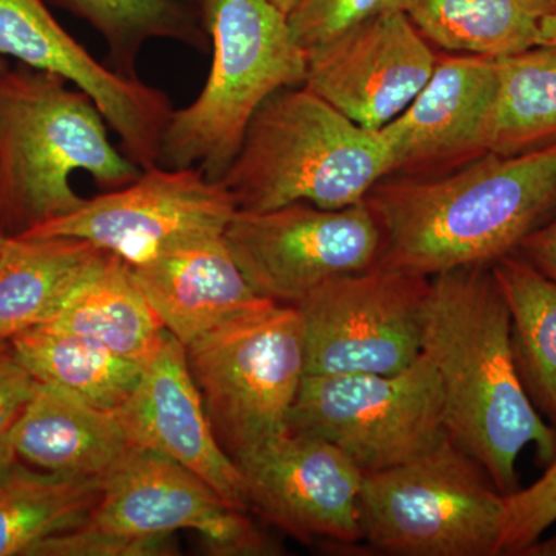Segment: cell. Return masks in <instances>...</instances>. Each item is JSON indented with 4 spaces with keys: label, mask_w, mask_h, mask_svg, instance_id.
Listing matches in <instances>:
<instances>
[{
    "label": "cell",
    "mask_w": 556,
    "mask_h": 556,
    "mask_svg": "<svg viewBox=\"0 0 556 556\" xmlns=\"http://www.w3.org/2000/svg\"><path fill=\"white\" fill-rule=\"evenodd\" d=\"M422 353L437 369L448 438L503 495L519 489L517 460L556 457V428L530 401L511 348L510 314L490 266L430 277Z\"/></svg>",
    "instance_id": "6da1fadb"
},
{
    "label": "cell",
    "mask_w": 556,
    "mask_h": 556,
    "mask_svg": "<svg viewBox=\"0 0 556 556\" xmlns=\"http://www.w3.org/2000/svg\"><path fill=\"white\" fill-rule=\"evenodd\" d=\"M365 203L382 233L378 265L422 277L492 266L555 211L556 144L433 177L391 175Z\"/></svg>",
    "instance_id": "7a4b0ae2"
},
{
    "label": "cell",
    "mask_w": 556,
    "mask_h": 556,
    "mask_svg": "<svg viewBox=\"0 0 556 556\" xmlns=\"http://www.w3.org/2000/svg\"><path fill=\"white\" fill-rule=\"evenodd\" d=\"M89 94L53 73L17 64L0 73V232L21 237L78 211L72 179L126 188L141 167L112 144Z\"/></svg>",
    "instance_id": "3957f363"
},
{
    "label": "cell",
    "mask_w": 556,
    "mask_h": 556,
    "mask_svg": "<svg viewBox=\"0 0 556 556\" xmlns=\"http://www.w3.org/2000/svg\"><path fill=\"white\" fill-rule=\"evenodd\" d=\"M390 175L379 130L357 126L298 86L278 90L258 109L222 182L243 212L292 203L343 208L364 203Z\"/></svg>",
    "instance_id": "277c9868"
},
{
    "label": "cell",
    "mask_w": 556,
    "mask_h": 556,
    "mask_svg": "<svg viewBox=\"0 0 556 556\" xmlns=\"http://www.w3.org/2000/svg\"><path fill=\"white\" fill-rule=\"evenodd\" d=\"M199 9L211 72L195 101L172 112L159 164L222 181L258 109L278 90L305 86L306 51L270 0H203Z\"/></svg>",
    "instance_id": "5b68a950"
},
{
    "label": "cell",
    "mask_w": 556,
    "mask_h": 556,
    "mask_svg": "<svg viewBox=\"0 0 556 556\" xmlns=\"http://www.w3.org/2000/svg\"><path fill=\"white\" fill-rule=\"evenodd\" d=\"M506 495L445 438L424 455L365 473L362 541L394 556H501Z\"/></svg>",
    "instance_id": "8992f818"
},
{
    "label": "cell",
    "mask_w": 556,
    "mask_h": 556,
    "mask_svg": "<svg viewBox=\"0 0 556 556\" xmlns=\"http://www.w3.org/2000/svg\"><path fill=\"white\" fill-rule=\"evenodd\" d=\"M185 348L215 437L236 464L287 433L306 375L298 306L265 302Z\"/></svg>",
    "instance_id": "52a82bcc"
},
{
    "label": "cell",
    "mask_w": 556,
    "mask_h": 556,
    "mask_svg": "<svg viewBox=\"0 0 556 556\" xmlns=\"http://www.w3.org/2000/svg\"><path fill=\"white\" fill-rule=\"evenodd\" d=\"M289 430L331 442L364 475L408 463L448 438L441 382L424 353L393 375H305Z\"/></svg>",
    "instance_id": "ba28073f"
},
{
    "label": "cell",
    "mask_w": 556,
    "mask_h": 556,
    "mask_svg": "<svg viewBox=\"0 0 556 556\" xmlns=\"http://www.w3.org/2000/svg\"><path fill=\"white\" fill-rule=\"evenodd\" d=\"M430 277L375 265L332 278L298 308L306 375H393L422 354Z\"/></svg>",
    "instance_id": "9c48e42d"
},
{
    "label": "cell",
    "mask_w": 556,
    "mask_h": 556,
    "mask_svg": "<svg viewBox=\"0 0 556 556\" xmlns=\"http://www.w3.org/2000/svg\"><path fill=\"white\" fill-rule=\"evenodd\" d=\"M225 239L260 298L292 306L332 278L378 265L382 251V233L365 201L343 208L292 203L239 211Z\"/></svg>",
    "instance_id": "30bf717a"
},
{
    "label": "cell",
    "mask_w": 556,
    "mask_h": 556,
    "mask_svg": "<svg viewBox=\"0 0 556 556\" xmlns=\"http://www.w3.org/2000/svg\"><path fill=\"white\" fill-rule=\"evenodd\" d=\"M237 212L222 181L197 167L156 164L126 188L87 199L67 217L25 236L87 240L135 266L181 244L225 236Z\"/></svg>",
    "instance_id": "8fae6325"
},
{
    "label": "cell",
    "mask_w": 556,
    "mask_h": 556,
    "mask_svg": "<svg viewBox=\"0 0 556 556\" xmlns=\"http://www.w3.org/2000/svg\"><path fill=\"white\" fill-rule=\"evenodd\" d=\"M84 526L134 538L193 530L218 555L277 554L248 511L229 506L204 479L170 457L137 445L102 478L100 501Z\"/></svg>",
    "instance_id": "7c38bea8"
},
{
    "label": "cell",
    "mask_w": 556,
    "mask_h": 556,
    "mask_svg": "<svg viewBox=\"0 0 556 556\" xmlns=\"http://www.w3.org/2000/svg\"><path fill=\"white\" fill-rule=\"evenodd\" d=\"M0 56L53 73L89 94L123 152L141 169L159 164L174 108L163 90L102 64L51 14L46 0H0Z\"/></svg>",
    "instance_id": "4fadbf2b"
},
{
    "label": "cell",
    "mask_w": 556,
    "mask_h": 556,
    "mask_svg": "<svg viewBox=\"0 0 556 556\" xmlns=\"http://www.w3.org/2000/svg\"><path fill=\"white\" fill-rule=\"evenodd\" d=\"M249 510L302 543H361L364 471L325 439L288 430L239 460Z\"/></svg>",
    "instance_id": "5bb4252c"
},
{
    "label": "cell",
    "mask_w": 556,
    "mask_h": 556,
    "mask_svg": "<svg viewBox=\"0 0 556 556\" xmlns=\"http://www.w3.org/2000/svg\"><path fill=\"white\" fill-rule=\"evenodd\" d=\"M438 58L402 10L362 22L306 51L305 86L368 130H380L412 104Z\"/></svg>",
    "instance_id": "9a60e30c"
},
{
    "label": "cell",
    "mask_w": 556,
    "mask_h": 556,
    "mask_svg": "<svg viewBox=\"0 0 556 556\" xmlns=\"http://www.w3.org/2000/svg\"><path fill=\"white\" fill-rule=\"evenodd\" d=\"M496 83V58H438L426 87L379 130L390 153L391 175L433 177L489 153Z\"/></svg>",
    "instance_id": "2e32d148"
},
{
    "label": "cell",
    "mask_w": 556,
    "mask_h": 556,
    "mask_svg": "<svg viewBox=\"0 0 556 556\" xmlns=\"http://www.w3.org/2000/svg\"><path fill=\"white\" fill-rule=\"evenodd\" d=\"M113 413L137 447L170 457L204 479L229 506L251 511L243 473L215 437L186 348L170 332L142 367L134 393Z\"/></svg>",
    "instance_id": "e0dca14e"
},
{
    "label": "cell",
    "mask_w": 556,
    "mask_h": 556,
    "mask_svg": "<svg viewBox=\"0 0 556 556\" xmlns=\"http://www.w3.org/2000/svg\"><path fill=\"white\" fill-rule=\"evenodd\" d=\"M130 268L161 324L185 346L270 302L249 285L225 236L181 244Z\"/></svg>",
    "instance_id": "ac0fdd59"
},
{
    "label": "cell",
    "mask_w": 556,
    "mask_h": 556,
    "mask_svg": "<svg viewBox=\"0 0 556 556\" xmlns=\"http://www.w3.org/2000/svg\"><path fill=\"white\" fill-rule=\"evenodd\" d=\"M7 438L22 463L72 477H108L135 447L115 413L42 382Z\"/></svg>",
    "instance_id": "d6986e66"
},
{
    "label": "cell",
    "mask_w": 556,
    "mask_h": 556,
    "mask_svg": "<svg viewBox=\"0 0 556 556\" xmlns=\"http://www.w3.org/2000/svg\"><path fill=\"white\" fill-rule=\"evenodd\" d=\"M40 327L93 340L141 365L148 364L169 336L138 287L129 263L110 252Z\"/></svg>",
    "instance_id": "ffe728a7"
},
{
    "label": "cell",
    "mask_w": 556,
    "mask_h": 556,
    "mask_svg": "<svg viewBox=\"0 0 556 556\" xmlns=\"http://www.w3.org/2000/svg\"><path fill=\"white\" fill-rule=\"evenodd\" d=\"M104 254L75 237H7L0 251V340L47 324Z\"/></svg>",
    "instance_id": "44dd1931"
},
{
    "label": "cell",
    "mask_w": 556,
    "mask_h": 556,
    "mask_svg": "<svg viewBox=\"0 0 556 556\" xmlns=\"http://www.w3.org/2000/svg\"><path fill=\"white\" fill-rule=\"evenodd\" d=\"M428 42L450 53L501 58L538 46L556 0H402Z\"/></svg>",
    "instance_id": "7402d4cb"
},
{
    "label": "cell",
    "mask_w": 556,
    "mask_h": 556,
    "mask_svg": "<svg viewBox=\"0 0 556 556\" xmlns=\"http://www.w3.org/2000/svg\"><path fill=\"white\" fill-rule=\"evenodd\" d=\"M101 478L31 470L20 459L0 477V556H31L43 541L89 521Z\"/></svg>",
    "instance_id": "603a6c76"
},
{
    "label": "cell",
    "mask_w": 556,
    "mask_h": 556,
    "mask_svg": "<svg viewBox=\"0 0 556 556\" xmlns=\"http://www.w3.org/2000/svg\"><path fill=\"white\" fill-rule=\"evenodd\" d=\"M490 269L510 314L519 378L538 412L556 428V281L518 252Z\"/></svg>",
    "instance_id": "cb8c5ba5"
},
{
    "label": "cell",
    "mask_w": 556,
    "mask_h": 556,
    "mask_svg": "<svg viewBox=\"0 0 556 556\" xmlns=\"http://www.w3.org/2000/svg\"><path fill=\"white\" fill-rule=\"evenodd\" d=\"M33 378L93 407L116 412L130 397L144 365L80 336L36 327L10 340Z\"/></svg>",
    "instance_id": "d4e9b609"
},
{
    "label": "cell",
    "mask_w": 556,
    "mask_h": 556,
    "mask_svg": "<svg viewBox=\"0 0 556 556\" xmlns=\"http://www.w3.org/2000/svg\"><path fill=\"white\" fill-rule=\"evenodd\" d=\"M489 153L510 156L556 144V43L496 58Z\"/></svg>",
    "instance_id": "484cf974"
},
{
    "label": "cell",
    "mask_w": 556,
    "mask_h": 556,
    "mask_svg": "<svg viewBox=\"0 0 556 556\" xmlns=\"http://www.w3.org/2000/svg\"><path fill=\"white\" fill-rule=\"evenodd\" d=\"M90 25L108 47V65L138 78L141 50L153 39L175 40L204 53L211 47L201 11L188 0H51Z\"/></svg>",
    "instance_id": "4316f807"
},
{
    "label": "cell",
    "mask_w": 556,
    "mask_h": 556,
    "mask_svg": "<svg viewBox=\"0 0 556 556\" xmlns=\"http://www.w3.org/2000/svg\"><path fill=\"white\" fill-rule=\"evenodd\" d=\"M402 0H298L288 13L295 42L316 49L362 22L390 10H402Z\"/></svg>",
    "instance_id": "83f0119b"
},
{
    "label": "cell",
    "mask_w": 556,
    "mask_h": 556,
    "mask_svg": "<svg viewBox=\"0 0 556 556\" xmlns=\"http://www.w3.org/2000/svg\"><path fill=\"white\" fill-rule=\"evenodd\" d=\"M556 525V457L543 477L506 496V521L500 554L519 556Z\"/></svg>",
    "instance_id": "f1b7e54d"
},
{
    "label": "cell",
    "mask_w": 556,
    "mask_h": 556,
    "mask_svg": "<svg viewBox=\"0 0 556 556\" xmlns=\"http://www.w3.org/2000/svg\"><path fill=\"white\" fill-rule=\"evenodd\" d=\"M175 551L172 535L134 538L80 526L43 541L31 556H163Z\"/></svg>",
    "instance_id": "f546056e"
},
{
    "label": "cell",
    "mask_w": 556,
    "mask_h": 556,
    "mask_svg": "<svg viewBox=\"0 0 556 556\" xmlns=\"http://www.w3.org/2000/svg\"><path fill=\"white\" fill-rule=\"evenodd\" d=\"M38 383L14 354L10 340H0V438L20 419Z\"/></svg>",
    "instance_id": "4dcf8cb0"
},
{
    "label": "cell",
    "mask_w": 556,
    "mask_h": 556,
    "mask_svg": "<svg viewBox=\"0 0 556 556\" xmlns=\"http://www.w3.org/2000/svg\"><path fill=\"white\" fill-rule=\"evenodd\" d=\"M517 252L556 281V214L527 236Z\"/></svg>",
    "instance_id": "1f68e13d"
},
{
    "label": "cell",
    "mask_w": 556,
    "mask_h": 556,
    "mask_svg": "<svg viewBox=\"0 0 556 556\" xmlns=\"http://www.w3.org/2000/svg\"><path fill=\"white\" fill-rule=\"evenodd\" d=\"M519 556H556V532L547 538L541 536L535 543L527 546Z\"/></svg>",
    "instance_id": "d6a6232c"
},
{
    "label": "cell",
    "mask_w": 556,
    "mask_h": 556,
    "mask_svg": "<svg viewBox=\"0 0 556 556\" xmlns=\"http://www.w3.org/2000/svg\"><path fill=\"white\" fill-rule=\"evenodd\" d=\"M16 460V453H14L13 447H11L9 438H7L5 434V437L0 438V477H2Z\"/></svg>",
    "instance_id": "836d02e7"
},
{
    "label": "cell",
    "mask_w": 556,
    "mask_h": 556,
    "mask_svg": "<svg viewBox=\"0 0 556 556\" xmlns=\"http://www.w3.org/2000/svg\"><path fill=\"white\" fill-rule=\"evenodd\" d=\"M556 43V14L547 17L541 25L540 39L538 46H555Z\"/></svg>",
    "instance_id": "e575fe53"
},
{
    "label": "cell",
    "mask_w": 556,
    "mask_h": 556,
    "mask_svg": "<svg viewBox=\"0 0 556 556\" xmlns=\"http://www.w3.org/2000/svg\"><path fill=\"white\" fill-rule=\"evenodd\" d=\"M270 2H273L277 9L283 11V13L288 16L289 11H291L292 7H294V3L298 2V0H270Z\"/></svg>",
    "instance_id": "d590c367"
},
{
    "label": "cell",
    "mask_w": 556,
    "mask_h": 556,
    "mask_svg": "<svg viewBox=\"0 0 556 556\" xmlns=\"http://www.w3.org/2000/svg\"><path fill=\"white\" fill-rule=\"evenodd\" d=\"M7 67H9V62L3 60V56H0V73H2Z\"/></svg>",
    "instance_id": "8d00e7d4"
},
{
    "label": "cell",
    "mask_w": 556,
    "mask_h": 556,
    "mask_svg": "<svg viewBox=\"0 0 556 556\" xmlns=\"http://www.w3.org/2000/svg\"><path fill=\"white\" fill-rule=\"evenodd\" d=\"M7 237L0 232V251H2L3 243H5Z\"/></svg>",
    "instance_id": "74e56055"
},
{
    "label": "cell",
    "mask_w": 556,
    "mask_h": 556,
    "mask_svg": "<svg viewBox=\"0 0 556 556\" xmlns=\"http://www.w3.org/2000/svg\"><path fill=\"white\" fill-rule=\"evenodd\" d=\"M190 3H197V5L200 7V3L203 2V0H188Z\"/></svg>",
    "instance_id": "f35d334b"
}]
</instances>
